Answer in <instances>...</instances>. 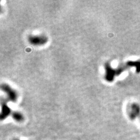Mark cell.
<instances>
[{
    "mask_svg": "<svg viewBox=\"0 0 140 140\" xmlns=\"http://www.w3.org/2000/svg\"><path fill=\"white\" fill-rule=\"evenodd\" d=\"M11 110L9 107L5 103H2L1 105V119L3 120L6 119L9 114H11Z\"/></svg>",
    "mask_w": 140,
    "mask_h": 140,
    "instance_id": "cell-5",
    "label": "cell"
},
{
    "mask_svg": "<svg viewBox=\"0 0 140 140\" xmlns=\"http://www.w3.org/2000/svg\"><path fill=\"white\" fill-rule=\"evenodd\" d=\"M126 65L127 66V67H134L136 68V72L137 73L140 72V61H128L127 62Z\"/></svg>",
    "mask_w": 140,
    "mask_h": 140,
    "instance_id": "cell-6",
    "label": "cell"
},
{
    "mask_svg": "<svg viewBox=\"0 0 140 140\" xmlns=\"http://www.w3.org/2000/svg\"><path fill=\"white\" fill-rule=\"evenodd\" d=\"M105 79L107 81L110 82L114 80V78L116 74V70L112 67L109 63L105 64Z\"/></svg>",
    "mask_w": 140,
    "mask_h": 140,
    "instance_id": "cell-3",
    "label": "cell"
},
{
    "mask_svg": "<svg viewBox=\"0 0 140 140\" xmlns=\"http://www.w3.org/2000/svg\"></svg>",
    "mask_w": 140,
    "mask_h": 140,
    "instance_id": "cell-8",
    "label": "cell"
},
{
    "mask_svg": "<svg viewBox=\"0 0 140 140\" xmlns=\"http://www.w3.org/2000/svg\"><path fill=\"white\" fill-rule=\"evenodd\" d=\"M28 41L33 46H43L48 42V38L44 35H31L28 37Z\"/></svg>",
    "mask_w": 140,
    "mask_h": 140,
    "instance_id": "cell-2",
    "label": "cell"
},
{
    "mask_svg": "<svg viewBox=\"0 0 140 140\" xmlns=\"http://www.w3.org/2000/svg\"><path fill=\"white\" fill-rule=\"evenodd\" d=\"M12 117L13 119L16 121L17 122H21L24 120V117L22 114L18 112H15L12 114Z\"/></svg>",
    "mask_w": 140,
    "mask_h": 140,
    "instance_id": "cell-7",
    "label": "cell"
},
{
    "mask_svg": "<svg viewBox=\"0 0 140 140\" xmlns=\"http://www.w3.org/2000/svg\"><path fill=\"white\" fill-rule=\"evenodd\" d=\"M140 114V107L137 103H133L131 106V110L129 113V117L131 119L134 120Z\"/></svg>",
    "mask_w": 140,
    "mask_h": 140,
    "instance_id": "cell-4",
    "label": "cell"
},
{
    "mask_svg": "<svg viewBox=\"0 0 140 140\" xmlns=\"http://www.w3.org/2000/svg\"><path fill=\"white\" fill-rule=\"evenodd\" d=\"M1 89L7 95L8 99L12 102H15L18 99V93L12 88L7 84H2L1 85Z\"/></svg>",
    "mask_w": 140,
    "mask_h": 140,
    "instance_id": "cell-1",
    "label": "cell"
}]
</instances>
